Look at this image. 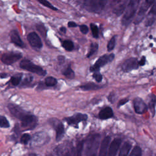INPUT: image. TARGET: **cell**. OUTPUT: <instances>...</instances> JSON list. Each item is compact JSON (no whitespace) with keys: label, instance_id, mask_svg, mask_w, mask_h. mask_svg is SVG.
Wrapping results in <instances>:
<instances>
[{"label":"cell","instance_id":"1","mask_svg":"<svg viewBox=\"0 0 156 156\" xmlns=\"http://www.w3.org/2000/svg\"><path fill=\"white\" fill-rule=\"evenodd\" d=\"M101 135L94 133L90 135L85 142L84 156H97Z\"/></svg>","mask_w":156,"mask_h":156},{"label":"cell","instance_id":"2","mask_svg":"<svg viewBox=\"0 0 156 156\" xmlns=\"http://www.w3.org/2000/svg\"><path fill=\"white\" fill-rule=\"evenodd\" d=\"M140 1L139 0H131L126 5L125 13L121 19V24L123 26L129 25L132 18L134 17Z\"/></svg>","mask_w":156,"mask_h":156},{"label":"cell","instance_id":"3","mask_svg":"<svg viewBox=\"0 0 156 156\" xmlns=\"http://www.w3.org/2000/svg\"><path fill=\"white\" fill-rule=\"evenodd\" d=\"M107 1L102 0H85L82 2L83 7L86 10L92 12L99 13L105 7Z\"/></svg>","mask_w":156,"mask_h":156},{"label":"cell","instance_id":"4","mask_svg":"<svg viewBox=\"0 0 156 156\" xmlns=\"http://www.w3.org/2000/svg\"><path fill=\"white\" fill-rule=\"evenodd\" d=\"M20 66L21 69L27 70L32 73L37 74L39 76H44L46 74V71L43 69L41 66L34 64L30 60L24 58L20 63Z\"/></svg>","mask_w":156,"mask_h":156},{"label":"cell","instance_id":"5","mask_svg":"<svg viewBox=\"0 0 156 156\" xmlns=\"http://www.w3.org/2000/svg\"><path fill=\"white\" fill-rule=\"evenodd\" d=\"M114 58H115V54L113 53L110 54H104L101 55L96 61L94 64L90 66V71L93 73L99 71L101 67L112 62Z\"/></svg>","mask_w":156,"mask_h":156},{"label":"cell","instance_id":"6","mask_svg":"<svg viewBox=\"0 0 156 156\" xmlns=\"http://www.w3.org/2000/svg\"><path fill=\"white\" fill-rule=\"evenodd\" d=\"M20 121L22 127L27 130H31L37 126L38 119L36 116L27 112V113L20 119Z\"/></svg>","mask_w":156,"mask_h":156},{"label":"cell","instance_id":"7","mask_svg":"<svg viewBox=\"0 0 156 156\" xmlns=\"http://www.w3.org/2000/svg\"><path fill=\"white\" fill-rule=\"evenodd\" d=\"M154 0H146L142 2L134 21L135 24H138L140 23H141V21L144 18L148 9L154 4Z\"/></svg>","mask_w":156,"mask_h":156},{"label":"cell","instance_id":"8","mask_svg":"<svg viewBox=\"0 0 156 156\" xmlns=\"http://www.w3.org/2000/svg\"><path fill=\"white\" fill-rule=\"evenodd\" d=\"M87 119L88 115L87 114L76 113L71 116L64 118V121H65L68 125L72 126L75 128H77L79 122L82 121H86Z\"/></svg>","mask_w":156,"mask_h":156},{"label":"cell","instance_id":"9","mask_svg":"<svg viewBox=\"0 0 156 156\" xmlns=\"http://www.w3.org/2000/svg\"><path fill=\"white\" fill-rule=\"evenodd\" d=\"M49 123L55 129L56 133V141H60L64 136L65 129L63 123L56 118H51L49 119Z\"/></svg>","mask_w":156,"mask_h":156},{"label":"cell","instance_id":"10","mask_svg":"<svg viewBox=\"0 0 156 156\" xmlns=\"http://www.w3.org/2000/svg\"><path fill=\"white\" fill-rule=\"evenodd\" d=\"M22 56L23 55L20 52H9L3 54L1 55V60L5 65H10L21 59Z\"/></svg>","mask_w":156,"mask_h":156},{"label":"cell","instance_id":"11","mask_svg":"<svg viewBox=\"0 0 156 156\" xmlns=\"http://www.w3.org/2000/svg\"><path fill=\"white\" fill-rule=\"evenodd\" d=\"M138 67V61L135 57H131L126 60L121 65V69L125 73H129L132 70L136 69Z\"/></svg>","mask_w":156,"mask_h":156},{"label":"cell","instance_id":"12","mask_svg":"<svg viewBox=\"0 0 156 156\" xmlns=\"http://www.w3.org/2000/svg\"><path fill=\"white\" fill-rule=\"evenodd\" d=\"M27 39L30 45L35 49H40L43 46L42 41L39 37L38 35L35 32H32L29 33L27 36Z\"/></svg>","mask_w":156,"mask_h":156},{"label":"cell","instance_id":"13","mask_svg":"<svg viewBox=\"0 0 156 156\" xmlns=\"http://www.w3.org/2000/svg\"><path fill=\"white\" fill-rule=\"evenodd\" d=\"M7 108L10 113L19 120H20V119L27 112L19 105L13 103L9 104L7 105Z\"/></svg>","mask_w":156,"mask_h":156},{"label":"cell","instance_id":"14","mask_svg":"<svg viewBox=\"0 0 156 156\" xmlns=\"http://www.w3.org/2000/svg\"><path fill=\"white\" fill-rule=\"evenodd\" d=\"M135 112L138 114H143L147 110V106L144 101L140 98H135L133 101Z\"/></svg>","mask_w":156,"mask_h":156},{"label":"cell","instance_id":"15","mask_svg":"<svg viewBox=\"0 0 156 156\" xmlns=\"http://www.w3.org/2000/svg\"><path fill=\"white\" fill-rule=\"evenodd\" d=\"M121 144V140L119 138L114 139L108 148L107 156H116L117 152L120 147Z\"/></svg>","mask_w":156,"mask_h":156},{"label":"cell","instance_id":"16","mask_svg":"<svg viewBox=\"0 0 156 156\" xmlns=\"http://www.w3.org/2000/svg\"><path fill=\"white\" fill-rule=\"evenodd\" d=\"M10 40L11 41L15 44L16 46L21 48H25V44L24 43L23 41V40H21L18 32L16 30H12L10 34Z\"/></svg>","mask_w":156,"mask_h":156},{"label":"cell","instance_id":"17","mask_svg":"<svg viewBox=\"0 0 156 156\" xmlns=\"http://www.w3.org/2000/svg\"><path fill=\"white\" fill-rule=\"evenodd\" d=\"M155 15H156V5H155V1L154 4L152 5L151 9L146 16V20L145 22L146 26H151L154 23L155 21Z\"/></svg>","mask_w":156,"mask_h":156},{"label":"cell","instance_id":"18","mask_svg":"<svg viewBox=\"0 0 156 156\" xmlns=\"http://www.w3.org/2000/svg\"><path fill=\"white\" fill-rule=\"evenodd\" d=\"M111 138L109 136H105L101 142L98 156H107L108 148L110 142Z\"/></svg>","mask_w":156,"mask_h":156},{"label":"cell","instance_id":"19","mask_svg":"<svg viewBox=\"0 0 156 156\" xmlns=\"http://www.w3.org/2000/svg\"><path fill=\"white\" fill-rule=\"evenodd\" d=\"M113 112L110 107H105L102 108L99 113V118L102 120L107 119L113 117Z\"/></svg>","mask_w":156,"mask_h":156},{"label":"cell","instance_id":"20","mask_svg":"<svg viewBox=\"0 0 156 156\" xmlns=\"http://www.w3.org/2000/svg\"><path fill=\"white\" fill-rule=\"evenodd\" d=\"M102 86H100L93 82H88L80 86V88L84 91H90V90H97L102 88Z\"/></svg>","mask_w":156,"mask_h":156},{"label":"cell","instance_id":"21","mask_svg":"<svg viewBox=\"0 0 156 156\" xmlns=\"http://www.w3.org/2000/svg\"><path fill=\"white\" fill-rule=\"evenodd\" d=\"M132 147V144L129 142H125L120 149L118 156H128L130 150Z\"/></svg>","mask_w":156,"mask_h":156},{"label":"cell","instance_id":"22","mask_svg":"<svg viewBox=\"0 0 156 156\" xmlns=\"http://www.w3.org/2000/svg\"><path fill=\"white\" fill-rule=\"evenodd\" d=\"M62 74L67 79H73L75 77V73L71 67V65L69 64L62 71Z\"/></svg>","mask_w":156,"mask_h":156},{"label":"cell","instance_id":"23","mask_svg":"<svg viewBox=\"0 0 156 156\" xmlns=\"http://www.w3.org/2000/svg\"><path fill=\"white\" fill-rule=\"evenodd\" d=\"M23 74L22 73H17L13 76H12L10 78V82L13 86H18L20 85L22 78H23Z\"/></svg>","mask_w":156,"mask_h":156},{"label":"cell","instance_id":"24","mask_svg":"<svg viewBox=\"0 0 156 156\" xmlns=\"http://www.w3.org/2000/svg\"><path fill=\"white\" fill-rule=\"evenodd\" d=\"M149 108L151 112L152 113V116H154L155 112V96L154 94H151L150 97V100L148 104Z\"/></svg>","mask_w":156,"mask_h":156},{"label":"cell","instance_id":"25","mask_svg":"<svg viewBox=\"0 0 156 156\" xmlns=\"http://www.w3.org/2000/svg\"><path fill=\"white\" fill-rule=\"evenodd\" d=\"M32 80H33V76H32L30 74H27L23 79V80H21V82L20 84V87H28V86H29L30 83H31Z\"/></svg>","mask_w":156,"mask_h":156},{"label":"cell","instance_id":"26","mask_svg":"<svg viewBox=\"0 0 156 156\" xmlns=\"http://www.w3.org/2000/svg\"><path fill=\"white\" fill-rule=\"evenodd\" d=\"M126 7V3H122L121 4H118V5L116 6V7L114 9L113 13L119 16L125 11Z\"/></svg>","mask_w":156,"mask_h":156},{"label":"cell","instance_id":"27","mask_svg":"<svg viewBox=\"0 0 156 156\" xmlns=\"http://www.w3.org/2000/svg\"><path fill=\"white\" fill-rule=\"evenodd\" d=\"M62 46L67 51H71L74 49V43L69 40H64L62 43Z\"/></svg>","mask_w":156,"mask_h":156},{"label":"cell","instance_id":"28","mask_svg":"<svg viewBox=\"0 0 156 156\" xmlns=\"http://www.w3.org/2000/svg\"><path fill=\"white\" fill-rule=\"evenodd\" d=\"M99 45L97 43H92L90 45V49L89 52L87 54V57L90 58L91 56L94 55L98 50Z\"/></svg>","mask_w":156,"mask_h":156},{"label":"cell","instance_id":"29","mask_svg":"<svg viewBox=\"0 0 156 156\" xmlns=\"http://www.w3.org/2000/svg\"><path fill=\"white\" fill-rule=\"evenodd\" d=\"M44 83L48 87H54L57 83V80L52 76H49L45 79Z\"/></svg>","mask_w":156,"mask_h":156},{"label":"cell","instance_id":"30","mask_svg":"<svg viewBox=\"0 0 156 156\" xmlns=\"http://www.w3.org/2000/svg\"><path fill=\"white\" fill-rule=\"evenodd\" d=\"M37 30L43 37H46L47 35V29L43 24H37L36 25Z\"/></svg>","mask_w":156,"mask_h":156},{"label":"cell","instance_id":"31","mask_svg":"<svg viewBox=\"0 0 156 156\" xmlns=\"http://www.w3.org/2000/svg\"><path fill=\"white\" fill-rule=\"evenodd\" d=\"M10 127V123L7 119L3 115H0V127L9 128Z\"/></svg>","mask_w":156,"mask_h":156},{"label":"cell","instance_id":"32","mask_svg":"<svg viewBox=\"0 0 156 156\" xmlns=\"http://www.w3.org/2000/svg\"><path fill=\"white\" fill-rule=\"evenodd\" d=\"M115 37H116V35L112 37L110 40H109V41L107 43V51L108 52L112 51L115 46V44H116V39H115Z\"/></svg>","mask_w":156,"mask_h":156},{"label":"cell","instance_id":"33","mask_svg":"<svg viewBox=\"0 0 156 156\" xmlns=\"http://www.w3.org/2000/svg\"><path fill=\"white\" fill-rule=\"evenodd\" d=\"M90 28L91 30L93 37L94 38H99V29H98V26L94 23H91Z\"/></svg>","mask_w":156,"mask_h":156},{"label":"cell","instance_id":"34","mask_svg":"<svg viewBox=\"0 0 156 156\" xmlns=\"http://www.w3.org/2000/svg\"><path fill=\"white\" fill-rule=\"evenodd\" d=\"M141 155H142V151L141 147L138 146H135L129 155V156H141Z\"/></svg>","mask_w":156,"mask_h":156},{"label":"cell","instance_id":"35","mask_svg":"<svg viewBox=\"0 0 156 156\" xmlns=\"http://www.w3.org/2000/svg\"><path fill=\"white\" fill-rule=\"evenodd\" d=\"M38 1L39 3L43 5H44V6H45V7L49 8V9H51L53 10L56 11V10H58L56 7H55L53 5H52L49 1H48L46 0H38Z\"/></svg>","mask_w":156,"mask_h":156},{"label":"cell","instance_id":"36","mask_svg":"<svg viewBox=\"0 0 156 156\" xmlns=\"http://www.w3.org/2000/svg\"><path fill=\"white\" fill-rule=\"evenodd\" d=\"M30 138H31V136H30V135L29 134H28V133H24L21 136L20 141H21V143H23L24 144H27L29 143V141H30Z\"/></svg>","mask_w":156,"mask_h":156},{"label":"cell","instance_id":"37","mask_svg":"<svg viewBox=\"0 0 156 156\" xmlns=\"http://www.w3.org/2000/svg\"><path fill=\"white\" fill-rule=\"evenodd\" d=\"M83 147V141H81L79 142L77 145V149H76L77 156H82V153Z\"/></svg>","mask_w":156,"mask_h":156},{"label":"cell","instance_id":"38","mask_svg":"<svg viewBox=\"0 0 156 156\" xmlns=\"http://www.w3.org/2000/svg\"><path fill=\"white\" fill-rule=\"evenodd\" d=\"M92 77L95 79V80L98 83H100L102 80V74L99 71L94 72L93 74Z\"/></svg>","mask_w":156,"mask_h":156},{"label":"cell","instance_id":"39","mask_svg":"<svg viewBox=\"0 0 156 156\" xmlns=\"http://www.w3.org/2000/svg\"><path fill=\"white\" fill-rule=\"evenodd\" d=\"M79 29H80V30L82 32V34H83L84 35L87 34L88 33V27L85 24L80 25L79 26Z\"/></svg>","mask_w":156,"mask_h":156},{"label":"cell","instance_id":"40","mask_svg":"<svg viewBox=\"0 0 156 156\" xmlns=\"http://www.w3.org/2000/svg\"><path fill=\"white\" fill-rule=\"evenodd\" d=\"M107 99L108 100L109 102H110L111 103H114V102L116 100V96L115 94L114 93H110V94L108 96Z\"/></svg>","mask_w":156,"mask_h":156},{"label":"cell","instance_id":"41","mask_svg":"<svg viewBox=\"0 0 156 156\" xmlns=\"http://www.w3.org/2000/svg\"><path fill=\"white\" fill-rule=\"evenodd\" d=\"M129 99L128 98H124V99H122L121 100H120L119 102H118V105H117V107H118V108H119L121 106H122V105H124V104H126L127 102H129Z\"/></svg>","mask_w":156,"mask_h":156},{"label":"cell","instance_id":"42","mask_svg":"<svg viewBox=\"0 0 156 156\" xmlns=\"http://www.w3.org/2000/svg\"><path fill=\"white\" fill-rule=\"evenodd\" d=\"M146 58L144 56H143L141 58V60L138 62V65L139 66H144L146 64Z\"/></svg>","mask_w":156,"mask_h":156},{"label":"cell","instance_id":"43","mask_svg":"<svg viewBox=\"0 0 156 156\" xmlns=\"http://www.w3.org/2000/svg\"><path fill=\"white\" fill-rule=\"evenodd\" d=\"M57 59H58V63L59 64H62L64 63L65 62V57L63 55H58L57 57Z\"/></svg>","mask_w":156,"mask_h":156},{"label":"cell","instance_id":"44","mask_svg":"<svg viewBox=\"0 0 156 156\" xmlns=\"http://www.w3.org/2000/svg\"><path fill=\"white\" fill-rule=\"evenodd\" d=\"M68 26L69 27H76L77 26V24L74 21H69L68 23Z\"/></svg>","mask_w":156,"mask_h":156},{"label":"cell","instance_id":"45","mask_svg":"<svg viewBox=\"0 0 156 156\" xmlns=\"http://www.w3.org/2000/svg\"><path fill=\"white\" fill-rule=\"evenodd\" d=\"M8 76H9V74L5 73H0V78H1V79H5L7 77H8Z\"/></svg>","mask_w":156,"mask_h":156},{"label":"cell","instance_id":"46","mask_svg":"<svg viewBox=\"0 0 156 156\" xmlns=\"http://www.w3.org/2000/svg\"><path fill=\"white\" fill-rule=\"evenodd\" d=\"M59 29H60V32H62V33H63V34H65V33H66V28H65V27H63V26L61 27Z\"/></svg>","mask_w":156,"mask_h":156},{"label":"cell","instance_id":"47","mask_svg":"<svg viewBox=\"0 0 156 156\" xmlns=\"http://www.w3.org/2000/svg\"><path fill=\"white\" fill-rule=\"evenodd\" d=\"M30 156H35V155H33V154H32V155H30Z\"/></svg>","mask_w":156,"mask_h":156}]
</instances>
